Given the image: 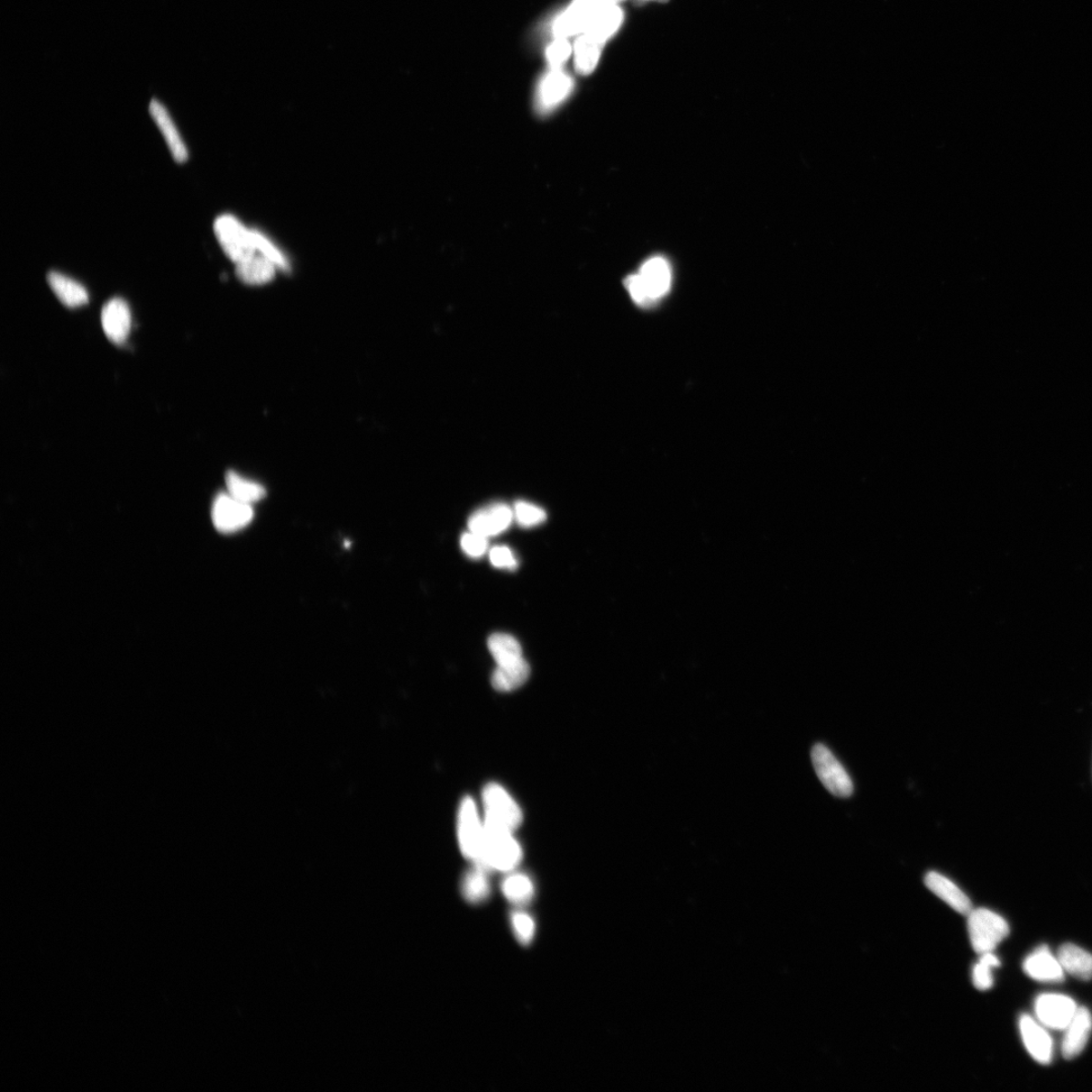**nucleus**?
<instances>
[{"label":"nucleus","mask_w":1092,"mask_h":1092,"mask_svg":"<svg viewBox=\"0 0 1092 1092\" xmlns=\"http://www.w3.org/2000/svg\"><path fill=\"white\" fill-rule=\"evenodd\" d=\"M488 647L498 666L517 662L523 658L518 640L506 633H494L489 638Z\"/></svg>","instance_id":"nucleus-27"},{"label":"nucleus","mask_w":1092,"mask_h":1092,"mask_svg":"<svg viewBox=\"0 0 1092 1092\" xmlns=\"http://www.w3.org/2000/svg\"><path fill=\"white\" fill-rule=\"evenodd\" d=\"M924 884L960 914L968 915L973 911L969 897L947 877L937 872H930L924 877Z\"/></svg>","instance_id":"nucleus-18"},{"label":"nucleus","mask_w":1092,"mask_h":1092,"mask_svg":"<svg viewBox=\"0 0 1092 1092\" xmlns=\"http://www.w3.org/2000/svg\"><path fill=\"white\" fill-rule=\"evenodd\" d=\"M490 561L495 567L507 568V570H515L517 567V559L514 556L511 549L506 546H495L490 552Z\"/></svg>","instance_id":"nucleus-34"},{"label":"nucleus","mask_w":1092,"mask_h":1092,"mask_svg":"<svg viewBox=\"0 0 1092 1092\" xmlns=\"http://www.w3.org/2000/svg\"><path fill=\"white\" fill-rule=\"evenodd\" d=\"M254 511L250 504L238 501L231 495L219 494L212 507L215 527L222 534H233L250 525Z\"/></svg>","instance_id":"nucleus-7"},{"label":"nucleus","mask_w":1092,"mask_h":1092,"mask_svg":"<svg viewBox=\"0 0 1092 1092\" xmlns=\"http://www.w3.org/2000/svg\"><path fill=\"white\" fill-rule=\"evenodd\" d=\"M1062 1041L1063 1057L1071 1060L1085 1050L1092 1032V1015L1087 1007H1078L1067 1026Z\"/></svg>","instance_id":"nucleus-16"},{"label":"nucleus","mask_w":1092,"mask_h":1092,"mask_svg":"<svg viewBox=\"0 0 1092 1092\" xmlns=\"http://www.w3.org/2000/svg\"><path fill=\"white\" fill-rule=\"evenodd\" d=\"M980 956L977 964L973 968L972 980L978 990L985 991L994 986L993 969L999 967L1002 963L994 952L982 954Z\"/></svg>","instance_id":"nucleus-29"},{"label":"nucleus","mask_w":1092,"mask_h":1092,"mask_svg":"<svg viewBox=\"0 0 1092 1092\" xmlns=\"http://www.w3.org/2000/svg\"><path fill=\"white\" fill-rule=\"evenodd\" d=\"M599 3L600 0H574L555 23L554 32L556 38L566 39L567 36L585 33Z\"/></svg>","instance_id":"nucleus-11"},{"label":"nucleus","mask_w":1092,"mask_h":1092,"mask_svg":"<svg viewBox=\"0 0 1092 1092\" xmlns=\"http://www.w3.org/2000/svg\"><path fill=\"white\" fill-rule=\"evenodd\" d=\"M623 22V12L618 5L600 3L594 12L585 33L607 44L619 30ZM584 34V33H583Z\"/></svg>","instance_id":"nucleus-19"},{"label":"nucleus","mask_w":1092,"mask_h":1092,"mask_svg":"<svg viewBox=\"0 0 1092 1092\" xmlns=\"http://www.w3.org/2000/svg\"><path fill=\"white\" fill-rule=\"evenodd\" d=\"M1020 1030L1026 1048L1034 1060L1048 1066L1053 1058V1041L1047 1031L1027 1015L1021 1017Z\"/></svg>","instance_id":"nucleus-13"},{"label":"nucleus","mask_w":1092,"mask_h":1092,"mask_svg":"<svg viewBox=\"0 0 1092 1092\" xmlns=\"http://www.w3.org/2000/svg\"><path fill=\"white\" fill-rule=\"evenodd\" d=\"M513 512L514 517L523 527L536 526L546 520V511L528 502H517Z\"/></svg>","instance_id":"nucleus-30"},{"label":"nucleus","mask_w":1092,"mask_h":1092,"mask_svg":"<svg viewBox=\"0 0 1092 1092\" xmlns=\"http://www.w3.org/2000/svg\"><path fill=\"white\" fill-rule=\"evenodd\" d=\"M484 823V860L483 864L478 866L489 872L515 869L522 860L523 852L513 836V831L488 818H485Z\"/></svg>","instance_id":"nucleus-1"},{"label":"nucleus","mask_w":1092,"mask_h":1092,"mask_svg":"<svg viewBox=\"0 0 1092 1092\" xmlns=\"http://www.w3.org/2000/svg\"><path fill=\"white\" fill-rule=\"evenodd\" d=\"M1023 968L1027 976L1046 984H1060L1066 977L1058 958L1052 955L1047 946H1041L1030 954L1024 961Z\"/></svg>","instance_id":"nucleus-15"},{"label":"nucleus","mask_w":1092,"mask_h":1092,"mask_svg":"<svg viewBox=\"0 0 1092 1092\" xmlns=\"http://www.w3.org/2000/svg\"><path fill=\"white\" fill-rule=\"evenodd\" d=\"M214 231L223 251L235 265L242 264L260 254L256 243L255 229L246 227L233 215L218 217L214 223Z\"/></svg>","instance_id":"nucleus-2"},{"label":"nucleus","mask_w":1092,"mask_h":1092,"mask_svg":"<svg viewBox=\"0 0 1092 1092\" xmlns=\"http://www.w3.org/2000/svg\"><path fill=\"white\" fill-rule=\"evenodd\" d=\"M574 84L570 77L561 69H552L540 82L537 91V107L540 112L552 111L570 95Z\"/></svg>","instance_id":"nucleus-14"},{"label":"nucleus","mask_w":1092,"mask_h":1092,"mask_svg":"<svg viewBox=\"0 0 1092 1092\" xmlns=\"http://www.w3.org/2000/svg\"><path fill=\"white\" fill-rule=\"evenodd\" d=\"M502 892L509 902L515 904H526L535 896V885L531 879L525 874H511L505 878Z\"/></svg>","instance_id":"nucleus-28"},{"label":"nucleus","mask_w":1092,"mask_h":1092,"mask_svg":"<svg viewBox=\"0 0 1092 1092\" xmlns=\"http://www.w3.org/2000/svg\"><path fill=\"white\" fill-rule=\"evenodd\" d=\"M149 113L156 125L159 128L173 159L179 163L188 160L189 153L186 144L183 143L178 128L174 124L168 109L158 99H152L149 105Z\"/></svg>","instance_id":"nucleus-17"},{"label":"nucleus","mask_w":1092,"mask_h":1092,"mask_svg":"<svg viewBox=\"0 0 1092 1092\" xmlns=\"http://www.w3.org/2000/svg\"><path fill=\"white\" fill-rule=\"evenodd\" d=\"M514 518V512L506 504L490 505L472 514L469 528L474 534L485 537L495 536L506 530Z\"/></svg>","instance_id":"nucleus-10"},{"label":"nucleus","mask_w":1092,"mask_h":1092,"mask_svg":"<svg viewBox=\"0 0 1092 1092\" xmlns=\"http://www.w3.org/2000/svg\"><path fill=\"white\" fill-rule=\"evenodd\" d=\"M102 325L109 341L117 345L126 342L132 325L131 311L126 301L114 298L107 302L102 311Z\"/></svg>","instance_id":"nucleus-12"},{"label":"nucleus","mask_w":1092,"mask_h":1092,"mask_svg":"<svg viewBox=\"0 0 1092 1092\" xmlns=\"http://www.w3.org/2000/svg\"><path fill=\"white\" fill-rule=\"evenodd\" d=\"M483 802L485 811V818L498 822L513 832L520 827L523 821L522 811L517 802L501 785L497 783L486 785L483 791Z\"/></svg>","instance_id":"nucleus-6"},{"label":"nucleus","mask_w":1092,"mask_h":1092,"mask_svg":"<svg viewBox=\"0 0 1092 1092\" xmlns=\"http://www.w3.org/2000/svg\"><path fill=\"white\" fill-rule=\"evenodd\" d=\"M626 287L630 293L632 300L635 301L637 304L644 306L649 305V301L648 299L646 291L644 287H642V283L638 273L629 275L626 281Z\"/></svg>","instance_id":"nucleus-35"},{"label":"nucleus","mask_w":1092,"mask_h":1092,"mask_svg":"<svg viewBox=\"0 0 1092 1092\" xmlns=\"http://www.w3.org/2000/svg\"><path fill=\"white\" fill-rule=\"evenodd\" d=\"M489 871L475 865L463 878L462 893L467 902L481 903L490 896Z\"/></svg>","instance_id":"nucleus-25"},{"label":"nucleus","mask_w":1092,"mask_h":1092,"mask_svg":"<svg viewBox=\"0 0 1092 1092\" xmlns=\"http://www.w3.org/2000/svg\"><path fill=\"white\" fill-rule=\"evenodd\" d=\"M226 485L228 494L238 501L250 504L261 501L266 495L264 486L259 483L247 480L242 475L236 472H228L226 475Z\"/></svg>","instance_id":"nucleus-26"},{"label":"nucleus","mask_w":1092,"mask_h":1092,"mask_svg":"<svg viewBox=\"0 0 1092 1092\" xmlns=\"http://www.w3.org/2000/svg\"><path fill=\"white\" fill-rule=\"evenodd\" d=\"M529 675L530 667L523 658L517 662L497 666L493 673L492 684L497 691L511 692L525 685Z\"/></svg>","instance_id":"nucleus-22"},{"label":"nucleus","mask_w":1092,"mask_h":1092,"mask_svg":"<svg viewBox=\"0 0 1092 1092\" xmlns=\"http://www.w3.org/2000/svg\"><path fill=\"white\" fill-rule=\"evenodd\" d=\"M638 278L648 299L654 302L667 295L672 284V270L664 257L656 256L642 264Z\"/></svg>","instance_id":"nucleus-9"},{"label":"nucleus","mask_w":1092,"mask_h":1092,"mask_svg":"<svg viewBox=\"0 0 1092 1092\" xmlns=\"http://www.w3.org/2000/svg\"><path fill=\"white\" fill-rule=\"evenodd\" d=\"M604 43L584 33L575 43V68L579 75L588 76L598 66Z\"/></svg>","instance_id":"nucleus-23"},{"label":"nucleus","mask_w":1092,"mask_h":1092,"mask_svg":"<svg viewBox=\"0 0 1092 1092\" xmlns=\"http://www.w3.org/2000/svg\"><path fill=\"white\" fill-rule=\"evenodd\" d=\"M47 280L51 290L64 306L77 308L87 304V291L76 280L57 271L49 272Z\"/></svg>","instance_id":"nucleus-20"},{"label":"nucleus","mask_w":1092,"mask_h":1092,"mask_svg":"<svg viewBox=\"0 0 1092 1092\" xmlns=\"http://www.w3.org/2000/svg\"><path fill=\"white\" fill-rule=\"evenodd\" d=\"M968 933L973 950L979 955L994 952L1009 934V926L997 913L979 908L968 914Z\"/></svg>","instance_id":"nucleus-3"},{"label":"nucleus","mask_w":1092,"mask_h":1092,"mask_svg":"<svg viewBox=\"0 0 1092 1092\" xmlns=\"http://www.w3.org/2000/svg\"><path fill=\"white\" fill-rule=\"evenodd\" d=\"M512 926L517 940L523 944H528L534 940L536 924L532 917L525 913H515L512 915Z\"/></svg>","instance_id":"nucleus-31"},{"label":"nucleus","mask_w":1092,"mask_h":1092,"mask_svg":"<svg viewBox=\"0 0 1092 1092\" xmlns=\"http://www.w3.org/2000/svg\"><path fill=\"white\" fill-rule=\"evenodd\" d=\"M572 47L570 43L566 39L557 38L550 44L546 57L553 69H561L564 64L570 58Z\"/></svg>","instance_id":"nucleus-32"},{"label":"nucleus","mask_w":1092,"mask_h":1092,"mask_svg":"<svg viewBox=\"0 0 1092 1092\" xmlns=\"http://www.w3.org/2000/svg\"><path fill=\"white\" fill-rule=\"evenodd\" d=\"M277 270V266L261 253L250 260L236 265L237 277L250 286H261V284L270 282Z\"/></svg>","instance_id":"nucleus-24"},{"label":"nucleus","mask_w":1092,"mask_h":1092,"mask_svg":"<svg viewBox=\"0 0 1092 1092\" xmlns=\"http://www.w3.org/2000/svg\"><path fill=\"white\" fill-rule=\"evenodd\" d=\"M811 760L821 782L834 796L850 797L853 784L845 768L829 748L818 743L812 748Z\"/></svg>","instance_id":"nucleus-5"},{"label":"nucleus","mask_w":1092,"mask_h":1092,"mask_svg":"<svg viewBox=\"0 0 1092 1092\" xmlns=\"http://www.w3.org/2000/svg\"><path fill=\"white\" fill-rule=\"evenodd\" d=\"M1078 1006L1072 998L1056 994L1042 995L1036 1000L1035 1011L1039 1022L1055 1031H1064L1075 1017Z\"/></svg>","instance_id":"nucleus-8"},{"label":"nucleus","mask_w":1092,"mask_h":1092,"mask_svg":"<svg viewBox=\"0 0 1092 1092\" xmlns=\"http://www.w3.org/2000/svg\"><path fill=\"white\" fill-rule=\"evenodd\" d=\"M462 548L464 552L475 558L483 556L488 550V537L469 532L462 537Z\"/></svg>","instance_id":"nucleus-33"},{"label":"nucleus","mask_w":1092,"mask_h":1092,"mask_svg":"<svg viewBox=\"0 0 1092 1092\" xmlns=\"http://www.w3.org/2000/svg\"><path fill=\"white\" fill-rule=\"evenodd\" d=\"M485 823L472 797L464 798L457 815V839L464 858L482 865Z\"/></svg>","instance_id":"nucleus-4"},{"label":"nucleus","mask_w":1092,"mask_h":1092,"mask_svg":"<svg viewBox=\"0 0 1092 1092\" xmlns=\"http://www.w3.org/2000/svg\"><path fill=\"white\" fill-rule=\"evenodd\" d=\"M1057 958L1064 972H1067L1071 976L1085 981L1092 978V955L1077 944H1063Z\"/></svg>","instance_id":"nucleus-21"}]
</instances>
